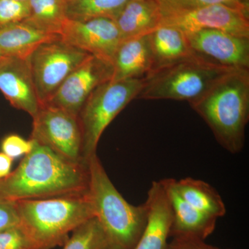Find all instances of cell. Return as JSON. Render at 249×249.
<instances>
[{
  "mask_svg": "<svg viewBox=\"0 0 249 249\" xmlns=\"http://www.w3.org/2000/svg\"><path fill=\"white\" fill-rule=\"evenodd\" d=\"M31 140V151L14 171L0 179V199H42L88 193V163H73Z\"/></svg>",
  "mask_w": 249,
  "mask_h": 249,
  "instance_id": "1",
  "label": "cell"
},
{
  "mask_svg": "<svg viewBox=\"0 0 249 249\" xmlns=\"http://www.w3.org/2000/svg\"><path fill=\"white\" fill-rule=\"evenodd\" d=\"M189 105L224 150L242 151L249 120V69L228 72Z\"/></svg>",
  "mask_w": 249,
  "mask_h": 249,
  "instance_id": "2",
  "label": "cell"
},
{
  "mask_svg": "<svg viewBox=\"0 0 249 249\" xmlns=\"http://www.w3.org/2000/svg\"><path fill=\"white\" fill-rule=\"evenodd\" d=\"M88 193L104 233L106 249H134L147 224V203L134 206L127 202L111 182L97 154L88 160Z\"/></svg>",
  "mask_w": 249,
  "mask_h": 249,
  "instance_id": "3",
  "label": "cell"
},
{
  "mask_svg": "<svg viewBox=\"0 0 249 249\" xmlns=\"http://www.w3.org/2000/svg\"><path fill=\"white\" fill-rule=\"evenodd\" d=\"M19 227L31 249L65 245L69 234L95 217L89 193L42 199L16 201Z\"/></svg>",
  "mask_w": 249,
  "mask_h": 249,
  "instance_id": "4",
  "label": "cell"
},
{
  "mask_svg": "<svg viewBox=\"0 0 249 249\" xmlns=\"http://www.w3.org/2000/svg\"><path fill=\"white\" fill-rule=\"evenodd\" d=\"M233 70L193 55L152 70L144 78L143 86L137 98L190 103Z\"/></svg>",
  "mask_w": 249,
  "mask_h": 249,
  "instance_id": "5",
  "label": "cell"
},
{
  "mask_svg": "<svg viewBox=\"0 0 249 249\" xmlns=\"http://www.w3.org/2000/svg\"><path fill=\"white\" fill-rule=\"evenodd\" d=\"M144 78L107 81L98 86L85 103L79 115L82 157L86 163L96 155L105 129L131 101L137 98Z\"/></svg>",
  "mask_w": 249,
  "mask_h": 249,
  "instance_id": "6",
  "label": "cell"
},
{
  "mask_svg": "<svg viewBox=\"0 0 249 249\" xmlns=\"http://www.w3.org/2000/svg\"><path fill=\"white\" fill-rule=\"evenodd\" d=\"M90 55L61 37L39 46L29 58L40 106L48 102L67 77Z\"/></svg>",
  "mask_w": 249,
  "mask_h": 249,
  "instance_id": "7",
  "label": "cell"
},
{
  "mask_svg": "<svg viewBox=\"0 0 249 249\" xmlns=\"http://www.w3.org/2000/svg\"><path fill=\"white\" fill-rule=\"evenodd\" d=\"M31 139L50 147L70 161L88 163L82 157V134L78 118L58 108L42 105L33 118Z\"/></svg>",
  "mask_w": 249,
  "mask_h": 249,
  "instance_id": "8",
  "label": "cell"
},
{
  "mask_svg": "<svg viewBox=\"0 0 249 249\" xmlns=\"http://www.w3.org/2000/svg\"><path fill=\"white\" fill-rule=\"evenodd\" d=\"M249 11L217 4L193 9L161 12L160 26H170L184 33L215 29L249 37Z\"/></svg>",
  "mask_w": 249,
  "mask_h": 249,
  "instance_id": "9",
  "label": "cell"
},
{
  "mask_svg": "<svg viewBox=\"0 0 249 249\" xmlns=\"http://www.w3.org/2000/svg\"><path fill=\"white\" fill-rule=\"evenodd\" d=\"M111 76L110 62L90 55L44 105L58 108L78 119L80 110L90 94L100 85L110 81Z\"/></svg>",
  "mask_w": 249,
  "mask_h": 249,
  "instance_id": "10",
  "label": "cell"
},
{
  "mask_svg": "<svg viewBox=\"0 0 249 249\" xmlns=\"http://www.w3.org/2000/svg\"><path fill=\"white\" fill-rule=\"evenodd\" d=\"M60 36L62 40L70 45L111 64L121 42L119 28L110 18L85 21L67 19Z\"/></svg>",
  "mask_w": 249,
  "mask_h": 249,
  "instance_id": "11",
  "label": "cell"
},
{
  "mask_svg": "<svg viewBox=\"0 0 249 249\" xmlns=\"http://www.w3.org/2000/svg\"><path fill=\"white\" fill-rule=\"evenodd\" d=\"M193 52L221 66L249 69V37L215 29L185 33Z\"/></svg>",
  "mask_w": 249,
  "mask_h": 249,
  "instance_id": "12",
  "label": "cell"
},
{
  "mask_svg": "<svg viewBox=\"0 0 249 249\" xmlns=\"http://www.w3.org/2000/svg\"><path fill=\"white\" fill-rule=\"evenodd\" d=\"M0 91L11 106L32 118L40 109L29 58L0 59Z\"/></svg>",
  "mask_w": 249,
  "mask_h": 249,
  "instance_id": "13",
  "label": "cell"
},
{
  "mask_svg": "<svg viewBox=\"0 0 249 249\" xmlns=\"http://www.w3.org/2000/svg\"><path fill=\"white\" fill-rule=\"evenodd\" d=\"M145 202L148 206L147 224L134 249H166L173 213L164 178L152 183Z\"/></svg>",
  "mask_w": 249,
  "mask_h": 249,
  "instance_id": "14",
  "label": "cell"
},
{
  "mask_svg": "<svg viewBox=\"0 0 249 249\" xmlns=\"http://www.w3.org/2000/svg\"><path fill=\"white\" fill-rule=\"evenodd\" d=\"M164 179L173 213L170 237L206 240L214 232L217 219L198 211L183 200L175 189L174 178Z\"/></svg>",
  "mask_w": 249,
  "mask_h": 249,
  "instance_id": "15",
  "label": "cell"
},
{
  "mask_svg": "<svg viewBox=\"0 0 249 249\" xmlns=\"http://www.w3.org/2000/svg\"><path fill=\"white\" fill-rule=\"evenodd\" d=\"M111 65V82L145 78L154 69L148 34L123 40Z\"/></svg>",
  "mask_w": 249,
  "mask_h": 249,
  "instance_id": "16",
  "label": "cell"
},
{
  "mask_svg": "<svg viewBox=\"0 0 249 249\" xmlns=\"http://www.w3.org/2000/svg\"><path fill=\"white\" fill-rule=\"evenodd\" d=\"M161 17L158 0H129L114 19L121 42L150 34L160 27Z\"/></svg>",
  "mask_w": 249,
  "mask_h": 249,
  "instance_id": "17",
  "label": "cell"
},
{
  "mask_svg": "<svg viewBox=\"0 0 249 249\" xmlns=\"http://www.w3.org/2000/svg\"><path fill=\"white\" fill-rule=\"evenodd\" d=\"M60 37L58 34L40 30L23 21L0 30V55L29 58L42 43Z\"/></svg>",
  "mask_w": 249,
  "mask_h": 249,
  "instance_id": "18",
  "label": "cell"
},
{
  "mask_svg": "<svg viewBox=\"0 0 249 249\" xmlns=\"http://www.w3.org/2000/svg\"><path fill=\"white\" fill-rule=\"evenodd\" d=\"M154 61L158 67L196 55L182 31L170 26H160L148 34Z\"/></svg>",
  "mask_w": 249,
  "mask_h": 249,
  "instance_id": "19",
  "label": "cell"
},
{
  "mask_svg": "<svg viewBox=\"0 0 249 249\" xmlns=\"http://www.w3.org/2000/svg\"><path fill=\"white\" fill-rule=\"evenodd\" d=\"M174 186L183 200L198 211L217 219L225 215L222 196L209 183L192 178H174Z\"/></svg>",
  "mask_w": 249,
  "mask_h": 249,
  "instance_id": "20",
  "label": "cell"
},
{
  "mask_svg": "<svg viewBox=\"0 0 249 249\" xmlns=\"http://www.w3.org/2000/svg\"><path fill=\"white\" fill-rule=\"evenodd\" d=\"M30 14L24 21L40 30L60 35L67 19V0H28Z\"/></svg>",
  "mask_w": 249,
  "mask_h": 249,
  "instance_id": "21",
  "label": "cell"
},
{
  "mask_svg": "<svg viewBox=\"0 0 249 249\" xmlns=\"http://www.w3.org/2000/svg\"><path fill=\"white\" fill-rule=\"evenodd\" d=\"M129 0H67L68 19L85 21L94 18L115 19Z\"/></svg>",
  "mask_w": 249,
  "mask_h": 249,
  "instance_id": "22",
  "label": "cell"
},
{
  "mask_svg": "<svg viewBox=\"0 0 249 249\" xmlns=\"http://www.w3.org/2000/svg\"><path fill=\"white\" fill-rule=\"evenodd\" d=\"M102 228L96 217L88 219L72 231L63 249H106Z\"/></svg>",
  "mask_w": 249,
  "mask_h": 249,
  "instance_id": "23",
  "label": "cell"
},
{
  "mask_svg": "<svg viewBox=\"0 0 249 249\" xmlns=\"http://www.w3.org/2000/svg\"><path fill=\"white\" fill-rule=\"evenodd\" d=\"M161 12L196 9L209 5L223 4L249 11L248 0H158Z\"/></svg>",
  "mask_w": 249,
  "mask_h": 249,
  "instance_id": "24",
  "label": "cell"
},
{
  "mask_svg": "<svg viewBox=\"0 0 249 249\" xmlns=\"http://www.w3.org/2000/svg\"><path fill=\"white\" fill-rule=\"evenodd\" d=\"M30 14L29 1L0 0V30L22 22Z\"/></svg>",
  "mask_w": 249,
  "mask_h": 249,
  "instance_id": "25",
  "label": "cell"
},
{
  "mask_svg": "<svg viewBox=\"0 0 249 249\" xmlns=\"http://www.w3.org/2000/svg\"><path fill=\"white\" fill-rule=\"evenodd\" d=\"M33 147V141L26 140L18 134H9L2 139L1 142V152L11 159L18 158L26 155Z\"/></svg>",
  "mask_w": 249,
  "mask_h": 249,
  "instance_id": "26",
  "label": "cell"
},
{
  "mask_svg": "<svg viewBox=\"0 0 249 249\" xmlns=\"http://www.w3.org/2000/svg\"><path fill=\"white\" fill-rule=\"evenodd\" d=\"M0 249H31V247L18 226L0 232Z\"/></svg>",
  "mask_w": 249,
  "mask_h": 249,
  "instance_id": "27",
  "label": "cell"
},
{
  "mask_svg": "<svg viewBox=\"0 0 249 249\" xmlns=\"http://www.w3.org/2000/svg\"><path fill=\"white\" fill-rule=\"evenodd\" d=\"M16 201L0 199V232L19 226Z\"/></svg>",
  "mask_w": 249,
  "mask_h": 249,
  "instance_id": "28",
  "label": "cell"
},
{
  "mask_svg": "<svg viewBox=\"0 0 249 249\" xmlns=\"http://www.w3.org/2000/svg\"><path fill=\"white\" fill-rule=\"evenodd\" d=\"M166 249H223L208 245L205 240L191 237L173 238Z\"/></svg>",
  "mask_w": 249,
  "mask_h": 249,
  "instance_id": "29",
  "label": "cell"
},
{
  "mask_svg": "<svg viewBox=\"0 0 249 249\" xmlns=\"http://www.w3.org/2000/svg\"><path fill=\"white\" fill-rule=\"evenodd\" d=\"M13 159L4 152H0V179L7 177L11 173Z\"/></svg>",
  "mask_w": 249,
  "mask_h": 249,
  "instance_id": "30",
  "label": "cell"
},
{
  "mask_svg": "<svg viewBox=\"0 0 249 249\" xmlns=\"http://www.w3.org/2000/svg\"><path fill=\"white\" fill-rule=\"evenodd\" d=\"M18 1H28V0H18Z\"/></svg>",
  "mask_w": 249,
  "mask_h": 249,
  "instance_id": "31",
  "label": "cell"
},
{
  "mask_svg": "<svg viewBox=\"0 0 249 249\" xmlns=\"http://www.w3.org/2000/svg\"><path fill=\"white\" fill-rule=\"evenodd\" d=\"M1 58H3V57L1 56V55H0V59H1Z\"/></svg>",
  "mask_w": 249,
  "mask_h": 249,
  "instance_id": "32",
  "label": "cell"
}]
</instances>
